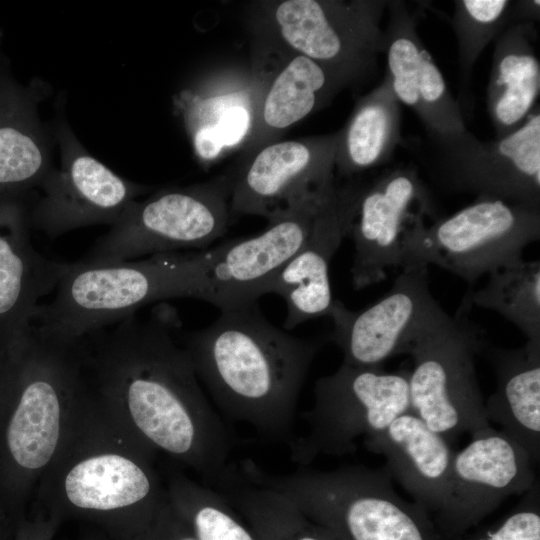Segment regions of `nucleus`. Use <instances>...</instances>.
Masks as SVG:
<instances>
[{"label":"nucleus","mask_w":540,"mask_h":540,"mask_svg":"<svg viewBox=\"0 0 540 540\" xmlns=\"http://www.w3.org/2000/svg\"><path fill=\"white\" fill-rule=\"evenodd\" d=\"M338 132L274 141L248 157L230 176L231 218L269 221L335 178Z\"/></svg>","instance_id":"nucleus-17"},{"label":"nucleus","mask_w":540,"mask_h":540,"mask_svg":"<svg viewBox=\"0 0 540 540\" xmlns=\"http://www.w3.org/2000/svg\"><path fill=\"white\" fill-rule=\"evenodd\" d=\"M390 290L371 306L352 311L335 299L329 317L330 341L343 353V362L375 367L407 353L413 340L443 309L429 289L425 264L404 266Z\"/></svg>","instance_id":"nucleus-16"},{"label":"nucleus","mask_w":540,"mask_h":540,"mask_svg":"<svg viewBox=\"0 0 540 540\" xmlns=\"http://www.w3.org/2000/svg\"><path fill=\"white\" fill-rule=\"evenodd\" d=\"M23 211L0 233V318L34 316L38 299L54 292L67 264L34 251L23 234Z\"/></svg>","instance_id":"nucleus-28"},{"label":"nucleus","mask_w":540,"mask_h":540,"mask_svg":"<svg viewBox=\"0 0 540 540\" xmlns=\"http://www.w3.org/2000/svg\"><path fill=\"white\" fill-rule=\"evenodd\" d=\"M501 520L472 528L457 540H540V485L537 479Z\"/></svg>","instance_id":"nucleus-33"},{"label":"nucleus","mask_w":540,"mask_h":540,"mask_svg":"<svg viewBox=\"0 0 540 540\" xmlns=\"http://www.w3.org/2000/svg\"><path fill=\"white\" fill-rule=\"evenodd\" d=\"M336 183L335 178L301 198L262 233L203 250L200 300L221 311L257 303L268 282L306 242Z\"/></svg>","instance_id":"nucleus-11"},{"label":"nucleus","mask_w":540,"mask_h":540,"mask_svg":"<svg viewBox=\"0 0 540 540\" xmlns=\"http://www.w3.org/2000/svg\"><path fill=\"white\" fill-rule=\"evenodd\" d=\"M169 503L196 540H258L239 513L213 488L174 478Z\"/></svg>","instance_id":"nucleus-31"},{"label":"nucleus","mask_w":540,"mask_h":540,"mask_svg":"<svg viewBox=\"0 0 540 540\" xmlns=\"http://www.w3.org/2000/svg\"><path fill=\"white\" fill-rule=\"evenodd\" d=\"M384 53L393 92L399 103L419 117L436 145L465 136L464 115L417 32L416 13L404 1H388Z\"/></svg>","instance_id":"nucleus-18"},{"label":"nucleus","mask_w":540,"mask_h":540,"mask_svg":"<svg viewBox=\"0 0 540 540\" xmlns=\"http://www.w3.org/2000/svg\"><path fill=\"white\" fill-rule=\"evenodd\" d=\"M533 22L514 23L496 38L487 88V111L496 138L517 130L540 93V64Z\"/></svg>","instance_id":"nucleus-26"},{"label":"nucleus","mask_w":540,"mask_h":540,"mask_svg":"<svg viewBox=\"0 0 540 540\" xmlns=\"http://www.w3.org/2000/svg\"><path fill=\"white\" fill-rule=\"evenodd\" d=\"M361 184L338 182L326 198L303 246L268 282L265 294H276L286 304V331L315 318L329 316L332 296L330 262L348 236Z\"/></svg>","instance_id":"nucleus-19"},{"label":"nucleus","mask_w":540,"mask_h":540,"mask_svg":"<svg viewBox=\"0 0 540 540\" xmlns=\"http://www.w3.org/2000/svg\"><path fill=\"white\" fill-rule=\"evenodd\" d=\"M8 523L6 520L3 519V517L0 515V540H5V536L7 535L8 529Z\"/></svg>","instance_id":"nucleus-36"},{"label":"nucleus","mask_w":540,"mask_h":540,"mask_svg":"<svg viewBox=\"0 0 540 540\" xmlns=\"http://www.w3.org/2000/svg\"><path fill=\"white\" fill-rule=\"evenodd\" d=\"M491 363L496 389L485 403L489 423L516 441L532 464L540 462V343L526 341L519 348L505 349L488 344L481 353Z\"/></svg>","instance_id":"nucleus-24"},{"label":"nucleus","mask_w":540,"mask_h":540,"mask_svg":"<svg viewBox=\"0 0 540 540\" xmlns=\"http://www.w3.org/2000/svg\"><path fill=\"white\" fill-rule=\"evenodd\" d=\"M409 411V371L342 362L315 382L314 404L303 413L308 430L289 443L291 458L306 466L320 455L352 454L358 438L383 431Z\"/></svg>","instance_id":"nucleus-10"},{"label":"nucleus","mask_w":540,"mask_h":540,"mask_svg":"<svg viewBox=\"0 0 540 540\" xmlns=\"http://www.w3.org/2000/svg\"><path fill=\"white\" fill-rule=\"evenodd\" d=\"M23 341L15 384L0 394V490L51 460L60 436L62 403L78 388L76 342L34 326Z\"/></svg>","instance_id":"nucleus-5"},{"label":"nucleus","mask_w":540,"mask_h":540,"mask_svg":"<svg viewBox=\"0 0 540 540\" xmlns=\"http://www.w3.org/2000/svg\"><path fill=\"white\" fill-rule=\"evenodd\" d=\"M270 62L257 58L261 93L243 149L251 155L277 141L287 129L327 106L348 86L330 69L299 54L271 53Z\"/></svg>","instance_id":"nucleus-21"},{"label":"nucleus","mask_w":540,"mask_h":540,"mask_svg":"<svg viewBox=\"0 0 540 540\" xmlns=\"http://www.w3.org/2000/svg\"><path fill=\"white\" fill-rule=\"evenodd\" d=\"M238 471L248 482L286 496L338 540H447L424 508L396 492L386 465L328 471L302 466L277 475L245 459Z\"/></svg>","instance_id":"nucleus-4"},{"label":"nucleus","mask_w":540,"mask_h":540,"mask_svg":"<svg viewBox=\"0 0 540 540\" xmlns=\"http://www.w3.org/2000/svg\"><path fill=\"white\" fill-rule=\"evenodd\" d=\"M202 251L159 253L112 263H68L52 300L36 308L34 327L75 341L155 301L200 299Z\"/></svg>","instance_id":"nucleus-3"},{"label":"nucleus","mask_w":540,"mask_h":540,"mask_svg":"<svg viewBox=\"0 0 540 540\" xmlns=\"http://www.w3.org/2000/svg\"><path fill=\"white\" fill-rule=\"evenodd\" d=\"M37 99L0 68V194L38 188L53 167L54 135L45 129Z\"/></svg>","instance_id":"nucleus-25"},{"label":"nucleus","mask_w":540,"mask_h":540,"mask_svg":"<svg viewBox=\"0 0 540 540\" xmlns=\"http://www.w3.org/2000/svg\"><path fill=\"white\" fill-rule=\"evenodd\" d=\"M427 214H433V203L413 166L388 169L361 184L347 236L354 244L355 290L380 283L400 267L406 238Z\"/></svg>","instance_id":"nucleus-13"},{"label":"nucleus","mask_w":540,"mask_h":540,"mask_svg":"<svg viewBox=\"0 0 540 540\" xmlns=\"http://www.w3.org/2000/svg\"><path fill=\"white\" fill-rule=\"evenodd\" d=\"M137 540H196L170 503L161 505L148 529Z\"/></svg>","instance_id":"nucleus-34"},{"label":"nucleus","mask_w":540,"mask_h":540,"mask_svg":"<svg viewBox=\"0 0 540 540\" xmlns=\"http://www.w3.org/2000/svg\"><path fill=\"white\" fill-rule=\"evenodd\" d=\"M387 5L386 0L263 1L257 5L255 29L269 43L265 54L302 55L351 86L377 69Z\"/></svg>","instance_id":"nucleus-6"},{"label":"nucleus","mask_w":540,"mask_h":540,"mask_svg":"<svg viewBox=\"0 0 540 540\" xmlns=\"http://www.w3.org/2000/svg\"><path fill=\"white\" fill-rule=\"evenodd\" d=\"M51 527L48 526H19L12 540H49Z\"/></svg>","instance_id":"nucleus-35"},{"label":"nucleus","mask_w":540,"mask_h":540,"mask_svg":"<svg viewBox=\"0 0 540 540\" xmlns=\"http://www.w3.org/2000/svg\"><path fill=\"white\" fill-rule=\"evenodd\" d=\"M151 472L113 453L76 463L64 479L65 497L75 509L97 517L121 540H137L163 502Z\"/></svg>","instance_id":"nucleus-20"},{"label":"nucleus","mask_w":540,"mask_h":540,"mask_svg":"<svg viewBox=\"0 0 540 540\" xmlns=\"http://www.w3.org/2000/svg\"><path fill=\"white\" fill-rule=\"evenodd\" d=\"M260 93L261 79L252 68L246 74L222 72L179 94L178 109L200 161L210 163L246 141Z\"/></svg>","instance_id":"nucleus-22"},{"label":"nucleus","mask_w":540,"mask_h":540,"mask_svg":"<svg viewBox=\"0 0 540 540\" xmlns=\"http://www.w3.org/2000/svg\"><path fill=\"white\" fill-rule=\"evenodd\" d=\"M60 149L38 189L30 212L33 226L51 238L96 224L114 225L127 207L148 188L127 180L92 156L66 120L58 118L53 131Z\"/></svg>","instance_id":"nucleus-12"},{"label":"nucleus","mask_w":540,"mask_h":540,"mask_svg":"<svg viewBox=\"0 0 540 540\" xmlns=\"http://www.w3.org/2000/svg\"><path fill=\"white\" fill-rule=\"evenodd\" d=\"M369 451L386 458L392 476L432 517L443 506L454 457L450 442L411 411L366 437Z\"/></svg>","instance_id":"nucleus-23"},{"label":"nucleus","mask_w":540,"mask_h":540,"mask_svg":"<svg viewBox=\"0 0 540 540\" xmlns=\"http://www.w3.org/2000/svg\"><path fill=\"white\" fill-rule=\"evenodd\" d=\"M145 319L136 313L86 338L100 391L125 404L143 438L199 472L212 486L225 474L230 433L201 389L193 364L174 337L172 308Z\"/></svg>","instance_id":"nucleus-1"},{"label":"nucleus","mask_w":540,"mask_h":540,"mask_svg":"<svg viewBox=\"0 0 540 540\" xmlns=\"http://www.w3.org/2000/svg\"><path fill=\"white\" fill-rule=\"evenodd\" d=\"M435 179L447 190L540 207V111L514 132L482 141L470 131L437 146Z\"/></svg>","instance_id":"nucleus-14"},{"label":"nucleus","mask_w":540,"mask_h":540,"mask_svg":"<svg viewBox=\"0 0 540 540\" xmlns=\"http://www.w3.org/2000/svg\"><path fill=\"white\" fill-rule=\"evenodd\" d=\"M539 237L540 207L477 197L430 226L419 223L405 240L400 268L433 264L462 278L470 291L481 276L521 261Z\"/></svg>","instance_id":"nucleus-8"},{"label":"nucleus","mask_w":540,"mask_h":540,"mask_svg":"<svg viewBox=\"0 0 540 540\" xmlns=\"http://www.w3.org/2000/svg\"><path fill=\"white\" fill-rule=\"evenodd\" d=\"M537 479L528 453L516 441L491 426L478 430L454 453L445 500L433 521L447 540H457Z\"/></svg>","instance_id":"nucleus-15"},{"label":"nucleus","mask_w":540,"mask_h":540,"mask_svg":"<svg viewBox=\"0 0 540 540\" xmlns=\"http://www.w3.org/2000/svg\"><path fill=\"white\" fill-rule=\"evenodd\" d=\"M510 0H457L451 24L458 47L462 91L469 85L473 67L485 47L516 23Z\"/></svg>","instance_id":"nucleus-32"},{"label":"nucleus","mask_w":540,"mask_h":540,"mask_svg":"<svg viewBox=\"0 0 540 540\" xmlns=\"http://www.w3.org/2000/svg\"><path fill=\"white\" fill-rule=\"evenodd\" d=\"M230 176L160 190L132 202L80 261L99 264L202 249L227 231Z\"/></svg>","instance_id":"nucleus-9"},{"label":"nucleus","mask_w":540,"mask_h":540,"mask_svg":"<svg viewBox=\"0 0 540 540\" xmlns=\"http://www.w3.org/2000/svg\"><path fill=\"white\" fill-rule=\"evenodd\" d=\"M468 312L458 309L450 316L443 310L407 351L413 361L410 411L449 442L491 426L475 369L485 340Z\"/></svg>","instance_id":"nucleus-7"},{"label":"nucleus","mask_w":540,"mask_h":540,"mask_svg":"<svg viewBox=\"0 0 540 540\" xmlns=\"http://www.w3.org/2000/svg\"><path fill=\"white\" fill-rule=\"evenodd\" d=\"M183 340L197 377L227 417L270 439L292 441L299 393L324 339L275 327L255 303L221 311Z\"/></svg>","instance_id":"nucleus-2"},{"label":"nucleus","mask_w":540,"mask_h":540,"mask_svg":"<svg viewBox=\"0 0 540 540\" xmlns=\"http://www.w3.org/2000/svg\"><path fill=\"white\" fill-rule=\"evenodd\" d=\"M214 489L239 513L258 540H338L286 496L248 482L236 468Z\"/></svg>","instance_id":"nucleus-29"},{"label":"nucleus","mask_w":540,"mask_h":540,"mask_svg":"<svg viewBox=\"0 0 540 540\" xmlns=\"http://www.w3.org/2000/svg\"><path fill=\"white\" fill-rule=\"evenodd\" d=\"M472 305L499 313L527 341L540 343V262L522 259L489 273L482 288L467 291L460 308Z\"/></svg>","instance_id":"nucleus-30"},{"label":"nucleus","mask_w":540,"mask_h":540,"mask_svg":"<svg viewBox=\"0 0 540 540\" xmlns=\"http://www.w3.org/2000/svg\"><path fill=\"white\" fill-rule=\"evenodd\" d=\"M335 172L352 177L388 162L401 140V108L389 75L362 96L338 130Z\"/></svg>","instance_id":"nucleus-27"}]
</instances>
